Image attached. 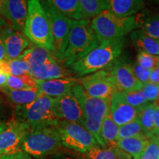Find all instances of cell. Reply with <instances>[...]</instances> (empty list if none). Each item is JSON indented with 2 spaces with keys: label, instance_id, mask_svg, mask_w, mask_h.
Returning <instances> with one entry per match:
<instances>
[{
  "label": "cell",
  "instance_id": "obj_25",
  "mask_svg": "<svg viewBox=\"0 0 159 159\" xmlns=\"http://www.w3.org/2000/svg\"><path fill=\"white\" fill-rule=\"evenodd\" d=\"M155 111L156 105L149 103L139 109L138 119L142 125L144 135L148 139L158 134L155 125Z\"/></svg>",
  "mask_w": 159,
  "mask_h": 159
},
{
  "label": "cell",
  "instance_id": "obj_51",
  "mask_svg": "<svg viewBox=\"0 0 159 159\" xmlns=\"http://www.w3.org/2000/svg\"><path fill=\"white\" fill-rule=\"evenodd\" d=\"M0 159H2V158H1V157H0Z\"/></svg>",
  "mask_w": 159,
  "mask_h": 159
},
{
  "label": "cell",
  "instance_id": "obj_10",
  "mask_svg": "<svg viewBox=\"0 0 159 159\" xmlns=\"http://www.w3.org/2000/svg\"><path fill=\"white\" fill-rule=\"evenodd\" d=\"M78 80L85 92L94 98L109 100L114 94L118 91L112 82L108 68L80 77Z\"/></svg>",
  "mask_w": 159,
  "mask_h": 159
},
{
  "label": "cell",
  "instance_id": "obj_23",
  "mask_svg": "<svg viewBox=\"0 0 159 159\" xmlns=\"http://www.w3.org/2000/svg\"><path fill=\"white\" fill-rule=\"evenodd\" d=\"M149 139L142 136L131 137V138L119 139L117 148L125 153L132 156L134 159L138 158L148 144Z\"/></svg>",
  "mask_w": 159,
  "mask_h": 159
},
{
  "label": "cell",
  "instance_id": "obj_27",
  "mask_svg": "<svg viewBox=\"0 0 159 159\" xmlns=\"http://www.w3.org/2000/svg\"><path fill=\"white\" fill-rule=\"evenodd\" d=\"M80 5L85 20L94 19L110 8L109 0H80Z\"/></svg>",
  "mask_w": 159,
  "mask_h": 159
},
{
  "label": "cell",
  "instance_id": "obj_26",
  "mask_svg": "<svg viewBox=\"0 0 159 159\" xmlns=\"http://www.w3.org/2000/svg\"><path fill=\"white\" fill-rule=\"evenodd\" d=\"M119 131V127L112 120L109 115L103 119L101 126L100 136L105 148H117Z\"/></svg>",
  "mask_w": 159,
  "mask_h": 159
},
{
  "label": "cell",
  "instance_id": "obj_22",
  "mask_svg": "<svg viewBox=\"0 0 159 159\" xmlns=\"http://www.w3.org/2000/svg\"><path fill=\"white\" fill-rule=\"evenodd\" d=\"M54 8L65 17L74 21L85 20L81 13L80 0H47Z\"/></svg>",
  "mask_w": 159,
  "mask_h": 159
},
{
  "label": "cell",
  "instance_id": "obj_16",
  "mask_svg": "<svg viewBox=\"0 0 159 159\" xmlns=\"http://www.w3.org/2000/svg\"><path fill=\"white\" fill-rule=\"evenodd\" d=\"M7 60L19 58L30 47V41L24 33L9 28L2 33Z\"/></svg>",
  "mask_w": 159,
  "mask_h": 159
},
{
  "label": "cell",
  "instance_id": "obj_41",
  "mask_svg": "<svg viewBox=\"0 0 159 159\" xmlns=\"http://www.w3.org/2000/svg\"><path fill=\"white\" fill-rule=\"evenodd\" d=\"M7 75L0 71V90L7 88Z\"/></svg>",
  "mask_w": 159,
  "mask_h": 159
},
{
  "label": "cell",
  "instance_id": "obj_50",
  "mask_svg": "<svg viewBox=\"0 0 159 159\" xmlns=\"http://www.w3.org/2000/svg\"><path fill=\"white\" fill-rule=\"evenodd\" d=\"M0 66H1V61H0Z\"/></svg>",
  "mask_w": 159,
  "mask_h": 159
},
{
  "label": "cell",
  "instance_id": "obj_3",
  "mask_svg": "<svg viewBox=\"0 0 159 159\" xmlns=\"http://www.w3.org/2000/svg\"><path fill=\"white\" fill-rule=\"evenodd\" d=\"M100 41L91 27L90 20L73 21L68 38L63 63L69 68L98 47Z\"/></svg>",
  "mask_w": 159,
  "mask_h": 159
},
{
  "label": "cell",
  "instance_id": "obj_19",
  "mask_svg": "<svg viewBox=\"0 0 159 159\" xmlns=\"http://www.w3.org/2000/svg\"><path fill=\"white\" fill-rule=\"evenodd\" d=\"M110 11L119 18L134 16L144 8L145 3L142 0H109Z\"/></svg>",
  "mask_w": 159,
  "mask_h": 159
},
{
  "label": "cell",
  "instance_id": "obj_17",
  "mask_svg": "<svg viewBox=\"0 0 159 159\" xmlns=\"http://www.w3.org/2000/svg\"><path fill=\"white\" fill-rule=\"evenodd\" d=\"M77 83H79L78 78L71 77L37 81V87L41 94L56 99L71 92Z\"/></svg>",
  "mask_w": 159,
  "mask_h": 159
},
{
  "label": "cell",
  "instance_id": "obj_20",
  "mask_svg": "<svg viewBox=\"0 0 159 159\" xmlns=\"http://www.w3.org/2000/svg\"><path fill=\"white\" fill-rule=\"evenodd\" d=\"M130 38L133 45L140 51L159 56V40L149 36L140 29L130 33Z\"/></svg>",
  "mask_w": 159,
  "mask_h": 159
},
{
  "label": "cell",
  "instance_id": "obj_11",
  "mask_svg": "<svg viewBox=\"0 0 159 159\" xmlns=\"http://www.w3.org/2000/svg\"><path fill=\"white\" fill-rule=\"evenodd\" d=\"M31 129L16 119L5 123L0 133V157L22 151V144Z\"/></svg>",
  "mask_w": 159,
  "mask_h": 159
},
{
  "label": "cell",
  "instance_id": "obj_29",
  "mask_svg": "<svg viewBox=\"0 0 159 159\" xmlns=\"http://www.w3.org/2000/svg\"><path fill=\"white\" fill-rule=\"evenodd\" d=\"M138 27L155 39L159 40V14H148L137 20Z\"/></svg>",
  "mask_w": 159,
  "mask_h": 159
},
{
  "label": "cell",
  "instance_id": "obj_2",
  "mask_svg": "<svg viewBox=\"0 0 159 159\" xmlns=\"http://www.w3.org/2000/svg\"><path fill=\"white\" fill-rule=\"evenodd\" d=\"M28 13L24 34L34 45L55 55V47L49 19L39 0L27 1Z\"/></svg>",
  "mask_w": 159,
  "mask_h": 159
},
{
  "label": "cell",
  "instance_id": "obj_5",
  "mask_svg": "<svg viewBox=\"0 0 159 159\" xmlns=\"http://www.w3.org/2000/svg\"><path fill=\"white\" fill-rule=\"evenodd\" d=\"M55 99L41 94L29 104L16 108V120L35 129L47 126H56L59 122L55 111Z\"/></svg>",
  "mask_w": 159,
  "mask_h": 159
},
{
  "label": "cell",
  "instance_id": "obj_40",
  "mask_svg": "<svg viewBox=\"0 0 159 159\" xmlns=\"http://www.w3.org/2000/svg\"><path fill=\"white\" fill-rule=\"evenodd\" d=\"M7 60V55H6L5 47L4 44L2 34H0V61H4Z\"/></svg>",
  "mask_w": 159,
  "mask_h": 159
},
{
  "label": "cell",
  "instance_id": "obj_43",
  "mask_svg": "<svg viewBox=\"0 0 159 159\" xmlns=\"http://www.w3.org/2000/svg\"><path fill=\"white\" fill-rule=\"evenodd\" d=\"M155 125L157 132L159 133V105H156L155 111Z\"/></svg>",
  "mask_w": 159,
  "mask_h": 159
},
{
  "label": "cell",
  "instance_id": "obj_21",
  "mask_svg": "<svg viewBox=\"0 0 159 159\" xmlns=\"http://www.w3.org/2000/svg\"><path fill=\"white\" fill-rule=\"evenodd\" d=\"M19 58L28 63L30 69H31L55 59V57L53 53L48 49L33 45L29 47Z\"/></svg>",
  "mask_w": 159,
  "mask_h": 159
},
{
  "label": "cell",
  "instance_id": "obj_48",
  "mask_svg": "<svg viewBox=\"0 0 159 159\" xmlns=\"http://www.w3.org/2000/svg\"><path fill=\"white\" fill-rule=\"evenodd\" d=\"M2 105V99L1 97H0V108H1Z\"/></svg>",
  "mask_w": 159,
  "mask_h": 159
},
{
  "label": "cell",
  "instance_id": "obj_1",
  "mask_svg": "<svg viewBox=\"0 0 159 159\" xmlns=\"http://www.w3.org/2000/svg\"><path fill=\"white\" fill-rule=\"evenodd\" d=\"M124 43L125 38L102 41L88 55L71 65L69 69L81 77L107 69L120 56Z\"/></svg>",
  "mask_w": 159,
  "mask_h": 159
},
{
  "label": "cell",
  "instance_id": "obj_8",
  "mask_svg": "<svg viewBox=\"0 0 159 159\" xmlns=\"http://www.w3.org/2000/svg\"><path fill=\"white\" fill-rule=\"evenodd\" d=\"M63 147L85 153L93 147L98 145L94 136L82 125L77 123L59 121L56 125Z\"/></svg>",
  "mask_w": 159,
  "mask_h": 159
},
{
  "label": "cell",
  "instance_id": "obj_42",
  "mask_svg": "<svg viewBox=\"0 0 159 159\" xmlns=\"http://www.w3.org/2000/svg\"><path fill=\"white\" fill-rule=\"evenodd\" d=\"M11 28V27L5 19L0 16V34L4 33L6 30Z\"/></svg>",
  "mask_w": 159,
  "mask_h": 159
},
{
  "label": "cell",
  "instance_id": "obj_46",
  "mask_svg": "<svg viewBox=\"0 0 159 159\" xmlns=\"http://www.w3.org/2000/svg\"><path fill=\"white\" fill-rule=\"evenodd\" d=\"M117 159H130V156L127 153H125V152L122 151L120 155H119V156L118 157V158H117Z\"/></svg>",
  "mask_w": 159,
  "mask_h": 159
},
{
  "label": "cell",
  "instance_id": "obj_39",
  "mask_svg": "<svg viewBox=\"0 0 159 159\" xmlns=\"http://www.w3.org/2000/svg\"><path fill=\"white\" fill-rule=\"evenodd\" d=\"M150 82L159 84V66L151 70Z\"/></svg>",
  "mask_w": 159,
  "mask_h": 159
},
{
  "label": "cell",
  "instance_id": "obj_35",
  "mask_svg": "<svg viewBox=\"0 0 159 159\" xmlns=\"http://www.w3.org/2000/svg\"><path fill=\"white\" fill-rule=\"evenodd\" d=\"M136 63L150 70L159 66V56L140 51L136 57Z\"/></svg>",
  "mask_w": 159,
  "mask_h": 159
},
{
  "label": "cell",
  "instance_id": "obj_12",
  "mask_svg": "<svg viewBox=\"0 0 159 159\" xmlns=\"http://www.w3.org/2000/svg\"><path fill=\"white\" fill-rule=\"evenodd\" d=\"M112 82L120 92L141 90L143 84L134 76L130 63L115 61L108 67Z\"/></svg>",
  "mask_w": 159,
  "mask_h": 159
},
{
  "label": "cell",
  "instance_id": "obj_31",
  "mask_svg": "<svg viewBox=\"0 0 159 159\" xmlns=\"http://www.w3.org/2000/svg\"><path fill=\"white\" fill-rule=\"evenodd\" d=\"M122 150L113 148H101L99 145L93 147L85 152L88 159H117Z\"/></svg>",
  "mask_w": 159,
  "mask_h": 159
},
{
  "label": "cell",
  "instance_id": "obj_49",
  "mask_svg": "<svg viewBox=\"0 0 159 159\" xmlns=\"http://www.w3.org/2000/svg\"><path fill=\"white\" fill-rule=\"evenodd\" d=\"M153 104H155L156 105H159V99H158V100L156 102H155V103H153Z\"/></svg>",
  "mask_w": 159,
  "mask_h": 159
},
{
  "label": "cell",
  "instance_id": "obj_9",
  "mask_svg": "<svg viewBox=\"0 0 159 159\" xmlns=\"http://www.w3.org/2000/svg\"><path fill=\"white\" fill-rule=\"evenodd\" d=\"M40 2L50 21L55 47L54 57L57 61H63V56L68 44L69 32L74 20L69 19L60 13L48 2V1Z\"/></svg>",
  "mask_w": 159,
  "mask_h": 159
},
{
  "label": "cell",
  "instance_id": "obj_7",
  "mask_svg": "<svg viewBox=\"0 0 159 159\" xmlns=\"http://www.w3.org/2000/svg\"><path fill=\"white\" fill-rule=\"evenodd\" d=\"M91 27L100 43L108 40L124 39L138 28L135 16L119 18L108 10L90 21Z\"/></svg>",
  "mask_w": 159,
  "mask_h": 159
},
{
  "label": "cell",
  "instance_id": "obj_4",
  "mask_svg": "<svg viewBox=\"0 0 159 159\" xmlns=\"http://www.w3.org/2000/svg\"><path fill=\"white\" fill-rule=\"evenodd\" d=\"M84 114V128L94 136L97 144L105 148L100 136L103 119L109 115V100L89 96L79 83L71 90Z\"/></svg>",
  "mask_w": 159,
  "mask_h": 159
},
{
  "label": "cell",
  "instance_id": "obj_15",
  "mask_svg": "<svg viewBox=\"0 0 159 159\" xmlns=\"http://www.w3.org/2000/svg\"><path fill=\"white\" fill-rule=\"evenodd\" d=\"M28 13L27 1L5 0L4 16L13 30L24 33Z\"/></svg>",
  "mask_w": 159,
  "mask_h": 159
},
{
  "label": "cell",
  "instance_id": "obj_28",
  "mask_svg": "<svg viewBox=\"0 0 159 159\" xmlns=\"http://www.w3.org/2000/svg\"><path fill=\"white\" fill-rule=\"evenodd\" d=\"M0 71H3L7 75L13 76L30 75V66L21 58L7 59L4 61H1Z\"/></svg>",
  "mask_w": 159,
  "mask_h": 159
},
{
  "label": "cell",
  "instance_id": "obj_30",
  "mask_svg": "<svg viewBox=\"0 0 159 159\" xmlns=\"http://www.w3.org/2000/svg\"><path fill=\"white\" fill-rule=\"evenodd\" d=\"M35 87H37V81L30 75L21 76L7 75V89L12 90H22Z\"/></svg>",
  "mask_w": 159,
  "mask_h": 159
},
{
  "label": "cell",
  "instance_id": "obj_47",
  "mask_svg": "<svg viewBox=\"0 0 159 159\" xmlns=\"http://www.w3.org/2000/svg\"><path fill=\"white\" fill-rule=\"evenodd\" d=\"M5 127V123L2 122L1 121H0V133H1L2 131L4 130Z\"/></svg>",
  "mask_w": 159,
  "mask_h": 159
},
{
  "label": "cell",
  "instance_id": "obj_36",
  "mask_svg": "<svg viewBox=\"0 0 159 159\" xmlns=\"http://www.w3.org/2000/svg\"><path fill=\"white\" fill-rule=\"evenodd\" d=\"M141 90L150 103H155L158 100L159 84L149 82L143 85Z\"/></svg>",
  "mask_w": 159,
  "mask_h": 159
},
{
  "label": "cell",
  "instance_id": "obj_44",
  "mask_svg": "<svg viewBox=\"0 0 159 159\" xmlns=\"http://www.w3.org/2000/svg\"><path fill=\"white\" fill-rule=\"evenodd\" d=\"M52 156V159H76L75 158H72V157H69L67 156H64V155L60 154L59 152L57 154L53 155V156Z\"/></svg>",
  "mask_w": 159,
  "mask_h": 159
},
{
  "label": "cell",
  "instance_id": "obj_34",
  "mask_svg": "<svg viewBox=\"0 0 159 159\" xmlns=\"http://www.w3.org/2000/svg\"><path fill=\"white\" fill-rule=\"evenodd\" d=\"M158 134L148 139L149 142L141 156L136 159H159Z\"/></svg>",
  "mask_w": 159,
  "mask_h": 159
},
{
  "label": "cell",
  "instance_id": "obj_37",
  "mask_svg": "<svg viewBox=\"0 0 159 159\" xmlns=\"http://www.w3.org/2000/svg\"><path fill=\"white\" fill-rule=\"evenodd\" d=\"M131 66H132L133 73L139 81H140L143 85L150 82L151 74L150 69L144 68L136 62L134 63V64H131Z\"/></svg>",
  "mask_w": 159,
  "mask_h": 159
},
{
  "label": "cell",
  "instance_id": "obj_38",
  "mask_svg": "<svg viewBox=\"0 0 159 159\" xmlns=\"http://www.w3.org/2000/svg\"><path fill=\"white\" fill-rule=\"evenodd\" d=\"M1 158L2 159H33V158L29 154L24 152V151H21V152H16V153L2 156Z\"/></svg>",
  "mask_w": 159,
  "mask_h": 159
},
{
  "label": "cell",
  "instance_id": "obj_32",
  "mask_svg": "<svg viewBox=\"0 0 159 159\" xmlns=\"http://www.w3.org/2000/svg\"><path fill=\"white\" fill-rule=\"evenodd\" d=\"M142 135H144V131L138 118L128 124L119 127V139L131 138Z\"/></svg>",
  "mask_w": 159,
  "mask_h": 159
},
{
  "label": "cell",
  "instance_id": "obj_14",
  "mask_svg": "<svg viewBox=\"0 0 159 159\" xmlns=\"http://www.w3.org/2000/svg\"><path fill=\"white\" fill-rule=\"evenodd\" d=\"M109 116L119 127L132 122L138 118L139 109L128 104L116 91L109 99Z\"/></svg>",
  "mask_w": 159,
  "mask_h": 159
},
{
  "label": "cell",
  "instance_id": "obj_13",
  "mask_svg": "<svg viewBox=\"0 0 159 159\" xmlns=\"http://www.w3.org/2000/svg\"><path fill=\"white\" fill-rule=\"evenodd\" d=\"M55 111L60 121L77 123L84 126V114L73 93L69 92L55 99Z\"/></svg>",
  "mask_w": 159,
  "mask_h": 159
},
{
  "label": "cell",
  "instance_id": "obj_18",
  "mask_svg": "<svg viewBox=\"0 0 159 159\" xmlns=\"http://www.w3.org/2000/svg\"><path fill=\"white\" fill-rule=\"evenodd\" d=\"M73 74L70 69L61 65L56 59L30 69V75L37 81L71 77Z\"/></svg>",
  "mask_w": 159,
  "mask_h": 159
},
{
  "label": "cell",
  "instance_id": "obj_6",
  "mask_svg": "<svg viewBox=\"0 0 159 159\" xmlns=\"http://www.w3.org/2000/svg\"><path fill=\"white\" fill-rule=\"evenodd\" d=\"M61 137L55 126L32 129L25 137L22 151L35 159H44L58 153L62 148Z\"/></svg>",
  "mask_w": 159,
  "mask_h": 159
},
{
  "label": "cell",
  "instance_id": "obj_45",
  "mask_svg": "<svg viewBox=\"0 0 159 159\" xmlns=\"http://www.w3.org/2000/svg\"><path fill=\"white\" fill-rule=\"evenodd\" d=\"M4 5H5V0H0V16H4Z\"/></svg>",
  "mask_w": 159,
  "mask_h": 159
},
{
  "label": "cell",
  "instance_id": "obj_24",
  "mask_svg": "<svg viewBox=\"0 0 159 159\" xmlns=\"http://www.w3.org/2000/svg\"><path fill=\"white\" fill-rule=\"evenodd\" d=\"M0 91L7 97L10 102L16 106H23L29 104L36 99L41 94L38 87L22 90H12L5 88Z\"/></svg>",
  "mask_w": 159,
  "mask_h": 159
},
{
  "label": "cell",
  "instance_id": "obj_33",
  "mask_svg": "<svg viewBox=\"0 0 159 159\" xmlns=\"http://www.w3.org/2000/svg\"><path fill=\"white\" fill-rule=\"evenodd\" d=\"M122 98L128 104L139 109L144 105L149 104L148 100L143 94L142 90L134 91H123L120 92Z\"/></svg>",
  "mask_w": 159,
  "mask_h": 159
}]
</instances>
